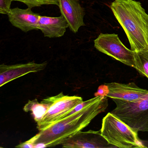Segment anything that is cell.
I'll use <instances>...</instances> for the list:
<instances>
[{
    "label": "cell",
    "instance_id": "obj_9",
    "mask_svg": "<svg viewBox=\"0 0 148 148\" xmlns=\"http://www.w3.org/2000/svg\"><path fill=\"white\" fill-rule=\"evenodd\" d=\"M47 62L38 64L32 61L26 64L0 66V86L5 85L10 81L31 73L43 71L47 65Z\"/></svg>",
    "mask_w": 148,
    "mask_h": 148
},
{
    "label": "cell",
    "instance_id": "obj_16",
    "mask_svg": "<svg viewBox=\"0 0 148 148\" xmlns=\"http://www.w3.org/2000/svg\"><path fill=\"white\" fill-rule=\"evenodd\" d=\"M14 0H0V13L8 14L11 10L12 2Z\"/></svg>",
    "mask_w": 148,
    "mask_h": 148
},
{
    "label": "cell",
    "instance_id": "obj_6",
    "mask_svg": "<svg viewBox=\"0 0 148 148\" xmlns=\"http://www.w3.org/2000/svg\"><path fill=\"white\" fill-rule=\"evenodd\" d=\"M51 97L52 104L41 120L37 123V128L39 131L49 127L64 118L83 101L81 97L66 96L62 92Z\"/></svg>",
    "mask_w": 148,
    "mask_h": 148
},
{
    "label": "cell",
    "instance_id": "obj_14",
    "mask_svg": "<svg viewBox=\"0 0 148 148\" xmlns=\"http://www.w3.org/2000/svg\"><path fill=\"white\" fill-rule=\"evenodd\" d=\"M137 71L148 79V51H135Z\"/></svg>",
    "mask_w": 148,
    "mask_h": 148
},
{
    "label": "cell",
    "instance_id": "obj_7",
    "mask_svg": "<svg viewBox=\"0 0 148 148\" xmlns=\"http://www.w3.org/2000/svg\"><path fill=\"white\" fill-rule=\"evenodd\" d=\"M148 94V90L140 88L133 82L128 84L112 82L99 86L95 96H106L112 99L135 101L144 97Z\"/></svg>",
    "mask_w": 148,
    "mask_h": 148
},
{
    "label": "cell",
    "instance_id": "obj_13",
    "mask_svg": "<svg viewBox=\"0 0 148 148\" xmlns=\"http://www.w3.org/2000/svg\"><path fill=\"white\" fill-rule=\"evenodd\" d=\"M52 104L51 97L43 99L40 103L38 102L37 99L29 100L24 106V110L26 112H32V114L37 123L41 120Z\"/></svg>",
    "mask_w": 148,
    "mask_h": 148
},
{
    "label": "cell",
    "instance_id": "obj_10",
    "mask_svg": "<svg viewBox=\"0 0 148 148\" xmlns=\"http://www.w3.org/2000/svg\"><path fill=\"white\" fill-rule=\"evenodd\" d=\"M59 7L61 15L67 21L70 30L77 33L81 27L85 25V13L79 0H59Z\"/></svg>",
    "mask_w": 148,
    "mask_h": 148
},
{
    "label": "cell",
    "instance_id": "obj_15",
    "mask_svg": "<svg viewBox=\"0 0 148 148\" xmlns=\"http://www.w3.org/2000/svg\"><path fill=\"white\" fill-rule=\"evenodd\" d=\"M24 3L29 8L39 7L43 5H56L59 6V0H14Z\"/></svg>",
    "mask_w": 148,
    "mask_h": 148
},
{
    "label": "cell",
    "instance_id": "obj_3",
    "mask_svg": "<svg viewBox=\"0 0 148 148\" xmlns=\"http://www.w3.org/2000/svg\"><path fill=\"white\" fill-rule=\"evenodd\" d=\"M100 131L108 143L116 148H146L136 132L110 112L102 120Z\"/></svg>",
    "mask_w": 148,
    "mask_h": 148
},
{
    "label": "cell",
    "instance_id": "obj_5",
    "mask_svg": "<svg viewBox=\"0 0 148 148\" xmlns=\"http://www.w3.org/2000/svg\"><path fill=\"white\" fill-rule=\"evenodd\" d=\"M94 42V47L98 51L137 71L135 51L127 48L117 34H100Z\"/></svg>",
    "mask_w": 148,
    "mask_h": 148
},
{
    "label": "cell",
    "instance_id": "obj_17",
    "mask_svg": "<svg viewBox=\"0 0 148 148\" xmlns=\"http://www.w3.org/2000/svg\"><path fill=\"white\" fill-rule=\"evenodd\" d=\"M17 148H34L33 145L29 143H27L26 141L24 143L20 144L16 146Z\"/></svg>",
    "mask_w": 148,
    "mask_h": 148
},
{
    "label": "cell",
    "instance_id": "obj_12",
    "mask_svg": "<svg viewBox=\"0 0 148 148\" xmlns=\"http://www.w3.org/2000/svg\"><path fill=\"white\" fill-rule=\"evenodd\" d=\"M38 25L44 36L50 38L62 37L69 27L67 21L62 15L58 17L40 16Z\"/></svg>",
    "mask_w": 148,
    "mask_h": 148
},
{
    "label": "cell",
    "instance_id": "obj_1",
    "mask_svg": "<svg viewBox=\"0 0 148 148\" xmlns=\"http://www.w3.org/2000/svg\"><path fill=\"white\" fill-rule=\"evenodd\" d=\"M108 106V97L99 96L95 102L40 131L26 142L33 145L34 148L61 144L66 138L87 126L96 116L104 111Z\"/></svg>",
    "mask_w": 148,
    "mask_h": 148
},
{
    "label": "cell",
    "instance_id": "obj_8",
    "mask_svg": "<svg viewBox=\"0 0 148 148\" xmlns=\"http://www.w3.org/2000/svg\"><path fill=\"white\" fill-rule=\"evenodd\" d=\"M61 145L64 148H116L108 143L101 133V131H81L66 138Z\"/></svg>",
    "mask_w": 148,
    "mask_h": 148
},
{
    "label": "cell",
    "instance_id": "obj_2",
    "mask_svg": "<svg viewBox=\"0 0 148 148\" xmlns=\"http://www.w3.org/2000/svg\"><path fill=\"white\" fill-rule=\"evenodd\" d=\"M127 35L131 50L148 51V14L139 1L115 0L110 6Z\"/></svg>",
    "mask_w": 148,
    "mask_h": 148
},
{
    "label": "cell",
    "instance_id": "obj_4",
    "mask_svg": "<svg viewBox=\"0 0 148 148\" xmlns=\"http://www.w3.org/2000/svg\"><path fill=\"white\" fill-rule=\"evenodd\" d=\"M112 100L116 107L111 113L136 132H148V94L137 101Z\"/></svg>",
    "mask_w": 148,
    "mask_h": 148
},
{
    "label": "cell",
    "instance_id": "obj_11",
    "mask_svg": "<svg viewBox=\"0 0 148 148\" xmlns=\"http://www.w3.org/2000/svg\"><path fill=\"white\" fill-rule=\"evenodd\" d=\"M8 15L12 25L24 32L39 30L38 25L40 15L33 12L32 8H11Z\"/></svg>",
    "mask_w": 148,
    "mask_h": 148
}]
</instances>
